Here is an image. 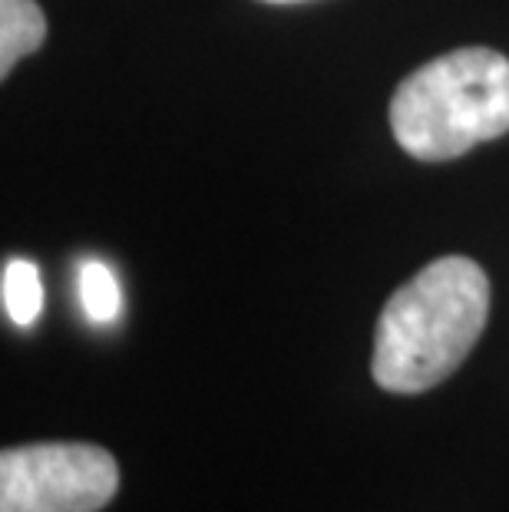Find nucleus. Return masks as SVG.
<instances>
[{"mask_svg":"<svg viewBox=\"0 0 509 512\" xmlns=\"http://www.w3.org/2000/svg\"><path fill=\"white\" fill-rule=\"evenodd\" d=\"M490 321V278L473 258L447 255L391 294L377 318L371 374L391 394H424L470 357Z\"/></svg>","mask_w":509,"mask_h":512,"instance_id":"nucleus-1","label":"nucleus"},{"mask_svg":"<svg viewBox=\"0 0 509 512\" xmlns=\"http://www.w3.org/2000/svg\"><path fill=\"white\" fill-rule=\"evenodd\" d=\"M391 133L420 162L457 159L509 133V60L463 47L424 63L394 90Z\"/></svg>","mask_w":509,"mask_h":512,"instance_id":"nucleus-2","label":"nucleus"},{"mask_svg":"<svg viewBox=\"0 0 509 512\" xmlns=\"http://www.w3.org/2000/svg\"><path fill=\"white\" fill-rule=\"evenodd\" d=\"M119 493L113 453L93 443H30L0 453V512H100Z\"/></svg>","mask_w":509,"mask_h":512,"instance_id":"nucleus-3","label":"nucleus"},{"mask_svg":"<svg viewBox=\"0 0 509 512\" xmlns=\"http://www.w3.org/2000/svg\"><path fill=\"white\" fill-rule=\"evenodd\" d=\"M47 40V17L37 0H0V76L14 73L27 53Z\"/></svg>","mask_w":509,"mask_h":512,"instance_id":"nucleus-4","label":"nucleus"},{"mask_svg":"<svg viewBox=\"0 0 509 512\" xmlns=\"http://www.w3.org/2000/svg\"><path fill=\"white\" fill-rule=\"evenodd\" d=\"M0 298H4L7 318L17 328H30L43 311V281L40 268L27 258H10L0 275Z\"/></svg>","mask_w":509,"mask_h":512,"instance_id":"nucleus-5","label":"nucleus"},{"mask_svg":"<svg viewBox=\"0 0 509 512\" xmlns=\"http://www.w3.org/2000/svg\"><path fill=\"white\" fill-rule=\"evenodd\" d=\"M80 304L93 324H110L123 311L119 281L103 261H83L80 268Z\"/></svg>","mask_w":509,"mask_h":512,"instance_id":"nucleus-6","label":"nucleus"},{"mask_svg":"<svg viewBox=\"0 0 509 512\" xmlns=\"http://www.w3.org/2000/svg\"><path fill=\"white\" fill-rule=\"evenodd\" d=\"M265 4H301V0H265Z\"/></svg>","mask_w":509,"mask_h":512,"instance_id":"nucleus-7","label":"nucleus"}]
</instances>
